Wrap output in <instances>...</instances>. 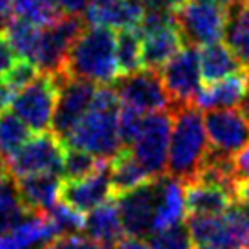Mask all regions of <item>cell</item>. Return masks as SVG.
I'll return each mask as SVG.
<instances>
[{"instance_id": "8fae6325", "label": "cell", "mask_w": 249, "mask_h": 249, "mask_svg": "<svg viewBox=\"0 0 249 249\" xmlns=\"http://www.w3.org/2000/svg\"><path fill=\"white\" fill-rule=\"evenodd\" d=\"M115 89L120 98V104L140 113L171 109V100L157 71L140 70L133 75L118 76Z\"/></svg>"}, {"instance_id": "4fadbf2b", "label": "cell", "mask_w": 249, "mask_h": 249, "mask_svg": "<svg viewBox=\"0 0 249 249\" xmlns=\"http://www.w3.org/2000/svg\"><path fill=\"white\" fill-rule=\"evenodd\" d=\"M204 124L213 153L236 157L249 144V118L240 109L208 111Z\"/></svg>"}, {"instance_id": "3957f363", "label": "cell", "mask_w": 249, "mask_h": 249, "mask_svg": "<svg viewBox=\"0 0 249 249\" xmlns=\"http://www.w3.org/2000/svg\"><path fill=\"white\" fill-rule=\"evenodd\" d=\"M115 44L117 33L113 29L100 26L84 28L71 48L62 73L95 86L117 82L120 73L115 56Z\"/></svg>"}, {"instance_id": "603a6c76", "label": "cell", "mask_w": 249, "mask_h": 249, "mask_svg": "<svg viewBox=\"0 0 249 249\" xmlns=\"http://www.w3.org/2000/svg\"><path fill=\"white\" fill-rule=\"evenodd\" d=\"M111 162V189H113V198L122 196L125 193H131L135 189L153 182V177L140 162L135 159L129 147H124L117 157H113ZM159 180V178H157Z\"/></svg>"}, {"instance_id": "bcb514c9", "label": "cell", "mask_w": 249, "mask_h": 249, "mask_svg": "<svg viewBox=\"0 0 249 249\" xmlns=\"http://www.w3.org/2000/svg\"><path fill=\"white\" fill-rule=\"evenodd\" d=\"M189 0H167V4H169V7L173 9V11H177V9H180L182 6H186Z\"/></svg>"}, {"instance_id": "1f68e13d", "label": "cell", "mask_w": 249, "mask_h": 249, "mask_svg": "<svg viewBox=\"0 0 249 249\" xmlns=\"http://www.w3.org/2000/svg\"><path fill=\"white\" fill-rule=\"evenodd\" d=\"M48 216L53 222L58 236L76 235L78 231H82L86 228V216L75 209H71L70 206L62 204V202H58L48 213Z\"/></svg>"}, {"instance_id": "83f0119b", "label": "cell", "mask_w": 249, "mask_h": 249, "mask_svg": "<svg viewBox=\"0 0 249 249\" xmlns=\"http://www.w3.org/2000/svg\"><path fill=\"white\" fill-rule=\"evenodd\" d=\"M29 214L31 213L26 209L17 189V182L9 175L4 182H0V235L20 224Z\"/></svg>"}, {"instance_id": "ffe728a7", "label": "cell", "mask_w": 249, "mask_h": 249, "mask_svg": "<svg viewBox=\"0 0 249 249\" xmlns=\"http://www.w3.org/2000/svg\"><path fill=\"white\" fill-rule=\"evenodd\" d=\"M144 18V7L137 0H115L107 4H91L86 22L109 29H137Z\"/></svg>"}, {"instance_id": "7402d4cb", "label": "cell", "mask_w": 249, "mask_h": 249, "mask_svg": "<svg viewBox=\"0 0 249 249\" xmlns=\"http://www.w3.org/2000/svg\"><path fill=\"white\" fill-rule=\"evenodd\" d=\"M198 60H200L202 80L206 82V86L220 82L240 71H246L236 55L231 51V48L224 42H214V44L204 46L198 51Z\"/></svg>"}, {"instance_id": "9c48e42d", "label": "cell", "mask_w": 249, "mask_h": 249, "mask_svg": "<svg viewBox=\"0 0 249 249\" xmlns=\"http://www.w3.org/2000/svg\"><path fill=\"white\" fill-rule=\"evenodd\" d=\"M159 75L171 100V107L195 104L202 89L198 49L186 46L159 71Z\"/></svg>"}, {"instance_id": "74e56055", "label": "cell", "mask_w": 249, "mask_h": 249, "mask_svg": "<svg viewBox=\"0 0 249 249\" xmlns=\"http://www.w3.org/2000/svg\"><path fill=\"white\" fill-rule=\"evenodd\" d=\"M15 55H17V53H15L13 48L9 46V42H7V38L4 36V33H0V78L4 76V73H6L15 62H17V56Z\"/></svg>"}, {"instance_id": "d4e9b609", "label": "cell", "mask_w": 249, "mask_h": 249, "mask_svg": "<svg viewBox=\"0 0 249 249\" xmlns=\"http://www.w3.org/2000/svg\"><path fill=\"white\" fill-rule=\"evenodd\" d=\"M226 40L242 68L249 73V6L235 2L229 7Z\"/></svg>"}, {"instance_id": "8d00e7d4", "label": "cell", "mask_w": 249, "mask_h": 249, "mask_svg": "<svg viewBox=\"0 0 249 249\" xmlns=\"http://www.w3.org/2000/svg\"><path fill=\"white\" fill-rule=\"evenodd\" d=\"M93 0H56V6L64 17H80L89 9Z\"/></svg>"}, {"instance_id": "44dd1931", "label": "cell", "mask_w": 249, "mask_h": 249, "mask_svg": "<svg viewBox=\"0 0 249 249\" xmlns=\"http://www.w3.org/2000/svg\"><path fill=\"white\" fill-rule=\"evenodd\" d=\"M235 202V195L224 187L202 182L186 184L187 216H222Z\"/></svg>"}, {"instance_id": "7dc6e473", "label": "cell", "mask_w": 249, "mask_h": 249, "mask_svg": "<svg viewBox=\"0 0 249 249\" xmlns=\"http://www.w3.org/2000/svg\"><path fill=\"white\" fill-rule=\"evenodd\" d=\"M209 2H216V4H220V6L231 7L236 2V0H209Z\"/></svg>"}, {"instance_id": "277c9868", "label": "cell", "mask_w": 249, "mask_h": 249, "mask_svg": "<svg viewBox=\"0 0 249 249\" xmlns=\"http://www.w3.org/2000/svg\"><path fill=\"white\" fill-rule=\"evenodd\" d=\"M171 131H173L171 109L155 111L144 117L139 135L131 144V153L135 155V159L155 180L167 175Z\"/></svg>"}, {"instance_id": "f1b7e54d", "label": "cell", "mask_w": 249, "mask_h": 249, "mask_svg": "<svg viewBox=\"0 0 249 249\" xmlns=\"http://www.w3.org/2000/svg\"><path fill=\"white\" fill-rule=\"evenodd\" d=\"M13 17L46 29L62 18L56 0H13Z\"/></svg>"}, {"instance_id": "4316f807", "label": "cell", "mask_w": 249, "mask_h": 249, "mask_svg": "<svg viewBox=\"0 0 249 249\" xmlns=\"http://www.w3.org/2000/svg\"><path fill=\"white\" fill-rule=\"evenodd\" d=\"M118 73L122 76L133 75L142 70V36L137 29H120L115 44Z\"/></svg>"}, {"instance_id": "836d02e7", "label": "cell", "mask_w": 249, "mask_h": 249, "mask_svg": "<svg viewBox=\"0 0 249 249\" xmlns=\"http://www.w3.org/2000/svg\"><path fill=\"white\" fill-rule=\"evenodd\" d=\"M151 246L155 249H195L186 224L151 235Z\"/></svg>"}, {"instance_id": "6da1fadb", "label": "cell", "mask_w": 249, "mask_h": 249, "mask_svg": "<svg viewBox=\"0 0 249 249\" xmlns=\"http://www.w3.org/2000/svg\"><path fill=\"white\" fill-rule=\"evenodd\" d=\"M120 98L111 86H98L91 109L78 122L64 142L70 147L93 155L95 159L111 160L124 149L118 131Z\"/></svg>"}, {"instance_id": "4dcf8cb0", "label": "cell", "mask_w": 249, "mask_h": 249, "mask_svg": "<svg viewBox=\"0 0 249 249\" xmlns=\"http://www.w3.org/2000/svg\"><path fill=\"white\" fill-rule=\"evenodd\" d=\"M100 164V159H95L93 155L86 151H80V149H75V147H70L66 149V155H64V167H62V175L66 180H82L86 177H89L95 169Z\"/></svg>"}, {"instance_id": "681fc988", "label": "cell", "mask_w": 249, "mask_h": 249, "mask_svg": "<svg viewBox=\"0 0 249 249\" xmlns=\"http://www.w3.org/2000/svg\"><path fill=\"white\" fill-rule=\"evenodd\" d=\"M236 2H240V4H246V6H249V0H236Z\"/></svg>"}, {"instance_id": "30bf717a", "label": "cell", "mask_w": 249, "mask_h": 249, "mask_svg": "<svg viewBox=\"0 0 249 249\" xmlns=\"http://www.w3.org/2000/svg\"><path fill=\"white\" fill-rule=\"evenodd\" d=\"M86 28V18L62 17L60 20L42 31V40L35 66L44 75L62 73L75 40Z\"/></svg>"}, {"instance_id": "f35d334b", "label": "cell", "mask_w": 249, "mask_h": 249, "mask_svg": "<svg viewBox=\"0 0 249 249\" xmlns=\"http://www.w3.org/2000/svg\"><path fill=\"white\" fill-rule=\"evenodd\" d=\"M233 160H235V171L238 180L242 182V180L249 178V144L236 157H233Z\"/></svg>"}, {"instance_id": "d590c367", "label": "cell", "mask_w": 249, "mask_h": 249, "mask_svg": "<svg viewBox=\"0 0 249 249\" xmlns=\"http://www.w3.org/2000/svg\"><path fill=\"white\" fill-rule=\"evenodd\" d=\"M42 249H111L106 248L102 244L95 242L91 238L78 235H68V236H58L56 240H53L51 244H48L46 248Z\"/></svg>"}, {"instance_id": "cb8c5ba5", "label": "cell", "mask_w": 249, "mask_h": 249, "mask_svg": "<svg viewBox=\"0 0 249 249\" xmlns=\"http://www.w3.org/2000/svg\"><path fill=\"white\" fill-rule=\"evenodd\" d=\"M84 229L88 233V238L111 249L117 248L125 238V231L120 220L117 204H111V202H106L104 206L88 213Z\"/></svg>"}, {"instance_id": "ee69618b", "label": "cell", "mask_w": 249, "mask_h": 249, "mask_svg": "<svg viewBox=\"0 0 249 249\" xmlns=\"http://www.w3.org/2000/svg\"><path fill=\"white\" fill-rule=\"evenodd\" d=\"M144 11H162V9H171L167 0H137Z\"/></svg>"}, {"instance_id": "7bdbcfd3", "label": "cell", "mask_w": 249, "mask_h": 249, "mask_svg": "<svg viewBox=\"0 0 249 249\" xmlns=\"http://www.w3.org/2000/svg\"><path fill=\"white\" fill-rule=\"evenodd\" d=\"M236 204H242V206L249 208V178L242 180L236 186Z\"/></svg>"}, {"instance_id": "2e32d148", "label": "cell", "mask_w": 249, "mask_h": 249, "mask_svg": "<svg viewBox=\"0 0 249 249\" xmlns=\"http://www.w3.org/2000/svg\"><path fill=\"white\" fill-rule=\"evenodd\" d=\"M184 213H186V184L167 175L159 178L153 235L184 224Z\"/></svg>"}, {"instance_id": "f6af8a7d", "label": "cell", "mask_w": 249, "mask_h": 249, "mask_svg": "<svg viewBox=\"0 0 249 249\" xmlns=\"http://www.w3.org/2000/svg\"><path fill=\"white\" fill-rule=\"evenodd\" d=\"M7 177H9V171H7V164H6V160L0 157V182H4Z\"/></svg>"}, {"instance_id": "ab89813d", "label": "cell", "mask_w": 249, "mask_h": 249, "mask_svg": "<svg viewBox=\"0 0 249 249\" xmlns=\"http://www.w3.org/2000/svg\"><path fill=\"white\" fill-rule=\"evenodd\" d=\"M15 95H17V93H13L6 84L0 80V115L7 113V107L13 106Z\"/></svg>"}, {"instance_id": "d6986e66", "label": "cell", "mask_w": 249, "mask_h": 249, "mask_svg": "<svg viewBox=\"0 0 249 249\" xmlns=\"http://www.w3.org/2000/svg\"><path fill=\"white\" fill-rule=\"evenodd\" d=\"M15 182L24 206L31 214H48L60 200L62 182L56 175H33Z\"/></svg>"}, {"instance_id": "7c38bea8", "label": "cell", "mask_w": 249, "mask_h": 249, "mask_svg": "<svg viewBox=\"0 0 249 249\" xmlns=\"http://www.w3.org/2000/svg\"><path fill=\"white\" fill-rule=\"evenodd\" d=\"M113 200L111 189V162L100 160L98 167L82 180H64L60 186V202L78 213H91L93 209Z\"/></svg>"}, {"instance_id": "5bb4252c", "label": "cell", "mask_w": 249, "mask_h": 249, "mask_svg": "<svg viewBox=\"0 0 249 249\" xmlns=\"http://www.w3.org/2000/svg\"><path fill=\"white\" fill-rule=\"evenodd\" d=\"M157 191H159V180H153L131 193L113 198L120 213L124 231L131 238L142 240L144 236L153 235V222H155V211H157Z\"/></svg>"}, {"instance_id": "e575fe53", "label": "cell", "mask_w": 249, "mask_h": 249, "mask_svg": "<svg viewBox=\"0 0 249 249\" xmlns=\"http://www.w3.org/2000/svg\"><path fill=\"white\" fill-rule=\"evenodd\" d=\"M142 120H144V115L137 109H131L127 106H122L120 107V113H118V131H120V139H122V144L131 145L133 140L137 139V135L140 131V125H142Z\"/></svg>"}, {"instance_id": "8992f818", "label": "cell", "mask_w": 249, "mask_h": 249, "mask_svg": "<svg viewBox=\"0 0 249 249\" xmlns=\"http://www.w3.org/2000/svg\"><path fill=\"white\" fill-rule=\"evenodd\" d=\"M66 145L53 131L36 133L6 160L7 171L15 180L33 175H62Z\"/></svg>"}, {"instance_id": "60d3db41", "label": "cell", "mask_w": 249, "mask_h": 249, "mask_svg": "<svg viewBox=\"0 0 249 249\" xmlns=\"http://www.w3.org/2000/svg\"><path fill=\"white\" fill-rule=\"evenodd\" d=\"M13 18V0H0V33Z\"/></svg>"}, {"instance_id": "b9f144b4", "label": "cell", "mask_w": 249, "mask_h": 249, "mask_svg": "<svg viewBox=\"0 0 249 249\" xmlns=\"http://www.w3.org/2000/svg\"><path fill=\"white\" fill-rule=\"evenodd\" d=\"M115 249H155L151 244H147L145 240H140V238H131V236H127L124 238L122 242L118 244Z\"/></svg>"}, {"instance_id": "e0dca14e", "label": "cell", "mask_w": 249, "mask_h": 249, "mask_svg": "<svg viewBox=\"0 0 249 249\" xmlns=\"http://www.w3.org/2000/svg\"><path fill=\"white\" fill-rule=\"evenodd\" d=\"M249 91V73L240 71L233 76H228L220 82L209 84L202 88L195 106L204 111L235 109L240 107L242 100Z\"/></svg>"}, {"instance_id": "d6a6232c", "label": "cell", "mask_w": 249, "mask_h": 249, "mask_svg": "<svg viewBox=\"0 0 249 249\" xmlns=\"http://www.w3.org/2000/svg\"><path fill=\"white\" fill-rule=\"evenodd\" d=\"M38 76H40V71H38L35 64L31 62V60H26V58H18L4 73V76L0 80L6 84L13 93H20L22 89H26L28 86L35 82Z\"/></svg>"}, {"instance_id": "9a60e30c", "label": "cell", "mask_w": 249, "mask_h": 249, "mask_svg": "<svg viewBox=\"0 0 249 249\" xmlns=\"http://www.w3.org/2000/svg\"><path fill=\"white\" fill-rule=\"evenodd\" d=\"M58 238L48 214H29L0 235V249H42Z\"/></svg>"}, {"instance_id": "ba28073f", "label": "cell", "mask_w": 249, "mask_h": 249, "mask_svg": "<svg viewBox=\"0 0 249 249\" xmlns=\"http://www.w3.org/2000/svg\"><path fill=\"white\" fill-rule=\"evenodd\" d=\"M56 76L60 89H58V102L53 115L51 129L53 135H56L64 142L78 125V122L86 117V113L91 109L97 86L86 80L71 78L66 73H56Z\"/></svg>"}, {"instance_id": "ac0fdd59", "label": "cell", "mask_w": 249, "mask_h": 249, "mask_svg": "<svg viewBox=\"0 0 249 249\" xmlns=\"http://www.w3.org/2000/svg\"><path fill=\"white\" fill-rule=\"evenodd\" d=\"M184 46L177 22L142 36V70L159 73Z\"/></svg>"}, {"instance_id": "52a82bcc", "label": "cell", "mask_w": 249, "mask_h": 249, "mask_svg": "<svg viewBox=\"0 0 249 249\" xmlns=\"http://www.w3.org/2000/svg\"><path fill=\"white\" fill-rule=\"evenodd\" d=\"M58 76L44 75L26 89L15 95L13 113L29 127V131L44 133L53 124V115L58 102Z\"/></svg>"}, {"instance_id": "5b68a950", "label": "cell", "mask_w": 249, "mask_h": 249, "mask_svg": "<svg viewBox=\"0 0 249 249\" xmlns=\"http://www.w3.org/2000/svg\"><path fill=\"white\" fill-rule=\"evenodd\" d=\"M229 7L209 0H189L186 6L175 11V22L178 26L186 46H209L220 42L226 35Z\"/></svg>"}, {"instance_id": "c3c4849f", "label": "cell", "mask_w": 249, "mask_h": 249, "mask_svg": "<svg viewBox=\"0 0 249 249\" xmlns=\"http://www.w3.org/2000/svg\"><path fill=\"white\" fill-rule=\"evenodd\" d=\"M107 2H115V0H93L91 4H107Z\"/></svg>"}, {"instance_id": "484cf974", "label": "cell", "mask_w": 249, "mask_h": 249, "mask_svg": "<svg viewBox=\"0 0 249 249\" xmlns=\"http://www.w3.org/2000/svg\"><path fill=\"white\" fill-rule=\"evenodd\" d=\"M42 28H36L33 24H29L20 18H11L7 22L6 29L2 31L4 36L7 38L9 46L13 48L17 55H20V58L31 60L35 64L36 53H38V46L42 40Z\"/></svg>"}, {"instance_id": "7a4b0ae2", "label": "cell", "mask_w": 249, "mask_h": 249, "mask_svg": "<svg viewBox=\"0 0 249 249\" xmlns=\"http://www.w3.org/2000/svg\"><path fill=\"white\" fill-rule=\"evenodd\" d=\"M173 131L167 157V177L189 184L196 178L209 153L202 111L195 104L171 107Z\"/></svg>"}, {"instance_id": "f546056e", "label": "cell", "mask_w": 249, "mask_h": 249, "mask_svg": "<svg viewBox=\"0 0 249 249\" xmlns=\"http://www.w3.org/2000/svg\"><path fill=\"white\" fill-rule=\"evenodd\" d=\"M29 139H31L29 127L15 113L0 115V157L2 159H11Z\"/></svg>"}]
</instances>
